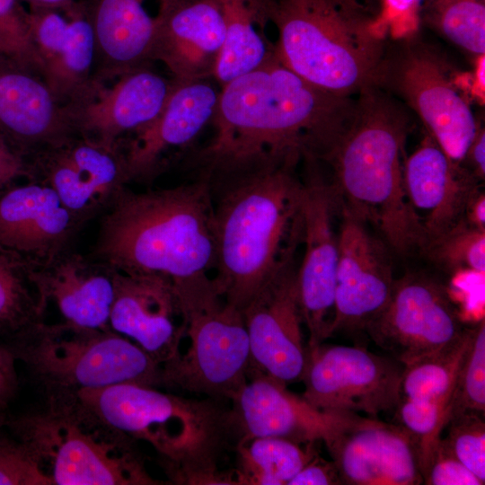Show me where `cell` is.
Listing matches in <instances>:
<instances>
[{"label": "cell", "instance_id": "cell-1", "mask_svg": "<svg viewBox=\"0 0 485 485\" xmlns=\"http://www.w3.org/2000/svg\"><path fill=\"white\" fill-rule=\"evenodd\" d=\"M355 109L356 100L310 84L277 54L220 88L213 137L189 163L213 184L284 163L320 162Z\"/></svg>", "mask_w": 485, "mask_h": 485}, {"label": "cell", "instance_id": "cell-2", "mask_svg": "<svg viewBox=\"0 0 485 485\" xmlns=\"http://www.w3.org/2000/svg\"><path fill=\"white\" fill-rule=\"evenodd\" d=\"M90 255L120 272L161 276L176 292L209 277L216 261L209 181L140 192L124 188L101 215Z\"/></svg>", "mask_w": 485, "mask_h": 485}, {"label": "cell", "instance_id": "cell-3", "mask_svg": "<svg viewBox=\"0 0 485 485\" xmlns=\"http://www.w3.org/2000/svg\"><path fill=\"white\" fill-rule=\"evenodd\" d=\"M298 164L284 163L211 185L216 261L225 301L242 311L259 290L295 259L303 236L304 182Z\"/></svg>", "mask_w": 485, "mask_h": 485}, {"label": "cell", "instance_id": "cell-4", "mask_svg": "<svg viewBox=\"0 0 485 485\" xmlns=\"http://www.w3.org/2000/svg\"><path fill=\"white\" fill-rule=\"evenodd\" d=\"M79 404L109 428L149 444L173 484L236 485L219 463L236 445L230 410L208 398H185L156 386L117 384L75 393Z\"/></svg>", "mask_w": 485, "mask_h": 485}, {"label": "cell", "instance_id": "cell-5", "mask_svg": "<svg viewBox=\"0 0 485 485\" xmlns=\"http://www.w3.org/2000/svg\"><path fill=\"white\" fill-rule=\"evenodd\" d=\"M408 114L378 84L358 93L353 119L322 162L342 206L368 224L399 255L425 248L403 184Z\"/></svg>", "mask_w": 485, "mask_h": 485}, {"label": "cell", "instance_id": "cell-6", "mask_svg": "<svg viewBox=\"0 0 485 485\" xmlns=\"http://www.w3.org/2000/svg\"><path fill=\"white\" fill-rule=\"evenodd\" d=\"M277 54L299 76L352 97L380 81L384 35L367 0H269Z\"/></svg>", "mask_w": 485, "mask_h": 485}, {"label": "cell", "instance_id": "cell-7", "mask_svg": "<svg viewBox=\"0 0 485 485\" xmlns=\"http://www.w3.org/2000/svg\"><path fill=\"white\" fill-rule=\"evenodd\" d=\"M4 427L36 455L52 485H158L136 441L106 427L75 394L44 395L42 403Z\"/></svg>", "mask_w": 485, "mask_h": 485}, {"label": "cell", "instance_id": "cell-8", "mask_svg": "<svg viewBox=\"0 0 485 485\" xmlns=\"http://www.w3.org/2000/svg\"><path fill=\"white\" fill-rule=\"evenodd\" d=\"M4 344L44 395L75 394L124 383L161 384V366L110 330L45 321Z\"/></svg>", "mask_w": 485, "mask_h": 485}, {"label": "cell", "instance_id": "cell-9", "mask_svg": "<svg viewBox=\"0 0 485 485\" xmlns=\"http://www.w3.org/2000/svg\"><path fill=\"white\" fill-rule=\"evenodd\" d=\"M189 345L161 366V384L229 401L246 383L251 353L242 313L217 291L181 305Z\"/></svg>", "mask_w": 485, "mask_h": 485}, {"label": "cell", "instance_id": "cell-10", "mask_svg": "<svg viewBox=\"0 0 485 485\" xmlns=\"http://www.w3.org/2000/svg\"><path fill=\"white\" fill-rule=\"evenodd\" d=\"M447 283L424 272L395 279L391 296L366 333L403 366L457 346L467 335Z\"/></svg>", "mask_w": 485, "mask_h": 485}, {"label": "cell", "instance_id": "cell-11", "mask_svg": "<svg viewBox=\"0 0 485 485\" xmlns=\"http://www.w3.org/2000/svg\"><path fill=\"white\" fill-rule=\"evenodd\" d=\"M403 365L364 347L320 345L308 348L302 397L331 413L376 417L394 410Z\"/></svg>", "mask_w": 485, "mask_h": 485}, {"label": "cell", "instance_id": "cell-12", "mask_svg": "<svg viewBox=\"0 0 485 485\" xmlns=\"http://www.w3.org/2000/svg\"><path fill=\"white\" fill-rule=\"evenodd\" d=\"M316 163L304 162L308 170L303 180L304 253L296 271L298 300L309 334L308 348L331 337L342 215L340 198L331 181L317 170Z\"/></svg>", "mask_w": 485, "mask_h": 485}, {"label": "cell", "instance_id": "cell-13", "mask_svg": "<svg viewBox=\"0 0 485 485\" xmlns=\"http://www.w3.org/2000/svg\"><path fill=\"white\" fill-rule=\"evenodd\" d=\"M417 113L428 134L454 162L463 164L479 124L455 75L430 48L408 46L382 75ZM380 82V81H379Z\"/></svg>", "mask_w": 485, "mask_h": 485}, {"label": "cell", "instance_id": "cell-14", "mask_svg": "<svg viewBox=\"0 0 485 485\" xmlns=\"http://www.w3.org/2000/svg\"><path fill=\"white\" fill-rule=\"evenodd\" d=\"M27 159L31 179L53 189L86 224L101 215L129 182L119 140L107 143L75 133Z\"/></svg>", "mask_w": 485, "mask_h": 485}, {"label": "cell", "instance_id": "cell-15", "mask_svg": "<svg viewBox=\"0 0 485 485\" xmlns=\"http://www.w3.org/2000/svg\"><path fill=\"white\" fill-rule=\"evenodd\" d=\"M392 252L368 224L342 206L331 336L366 332L384 310L395 281Z\"/></svg>", "mask_w": 485, "mask_h": 485}, {"label": "cell", "instance_id": "cell-16", "mask_svg": "<svg viewBox=\"0 0 485 485\" xmlns=\"http://www.w3.org/2000/svg\"><path fill=\"white\" fill-rule=\"evenodd\" d=\"M295 259L279 270L242 309L251 367L285 384L300 382L307 359L296 286Z\"/></svg>", "mask_w": 485, "mask_h": 485}, {"label": "cell", "instance_id": "cell-17", "mask_svg": "<svg viewBox=\"0 0 485 485\" xmlns=\"http://www.w3.org/2000/svg\"><path fill=\"white\" fill-rule=\"evenodd\" d=\"M174 80L150 66L108 78H92L65 103L75 133L107 143L151 122L163 110Z\"/></svg>", "mask_w": 485, "mask_h": 485}, {"label": "cell", "instance_id": "cell-18", "mask_svg": "<svg viewBox=\"0 0 485 485\" xmlns=\"http://www.w3.org/2000/svg\"><path fill=\"white\" fill-rule=\"evenodd\" d=\"M287 386L249 371L246 383L229 401L236 444L256 437L281 438L300 445L324 442L359 416L320 410Z\"/></svg>", "mask_w": 485, "mask_h": 485}, {"label": "cell", "instance_id": "cell-19", "mask_svg": "<svg viewBox=\"0 0 485 485\" xmlns=\"http://www.w3.org/2000/svg\"><path fill=\"white\" fill-rule=\"evenodd\" d=\"M86 225L46 183L26 180L0 194V246L39 267L75 249Z\"/></svg>", "mask_w": 485, "mask_h": 485}, {"label": "cell", "instance_id": "cell-20", "mask_svg": "<svg viewBox=\"0 0 485 485\" xmlns=\"http://www.w3.org/2000/svg\"><path fill=\"white\" fill-rule=\"evenodd\" d=\"M109 324L160 366L180 354L186 337L187 322L174 287L158 275L115 270Z\"/></svg>", "mask_w": 485, "mask_h": 485}, {"label": "cell", "instance_id": "cell-21", "mask_svg": "<svg viewBox=\"0 0 485 485\" xmlns=\"http://www.w3.org/2000/svg\"><path fill=\"white\" fill-rule=\"evenodd\" d=\"M324 444L343 484L422 483L418 444L396 424L358 416Z\"/></svg>", "mask_w": 485, "mask_h": 485}, {"label": "cell", "instance_id": "cell-22", "mask_svg": "<svg viewBox=\"0 0 485 485\" xmlns=\"http://www.w3.org/2000/svg\"><path fill=\"white\" fill-rule=\"evenodd\" d=\"M174 80L160 113L151 122L119 139L129 181H149L163 168V156L171 150L185 149L211 124L220 87L209 79Z\"/></svg>", "mask_w": 485, "mask_h": 485}, {"label": "cell", "instance_id": "cell-23", "mask_svg": "<svg viewBox=\"0 0 485 485\" xmlns=\"http://www.w3.org/2000/svg\"><path fill=\"white\" fill-rule=\"evenodd\" d=\"M403 184L425 248L463 218L468 201L481 188V181L449 158L428 134L404 158Z\"/></svg>", "mask_w": 485, "mask_h": 485}, {"label": "cell", "instance_id": "cell-24", "mask_svg": "<svg viewBox=\"0 0 485 485\" xmlns=\"http://www.w3.org/2000/svg\"><path fill=\"white\" fill-rule=\"evenodd\" d=\"M28 22L40 75L66 103L93 74L94 34L84 4L75 1L64 7H30Z\"/></svg>", "mask_w": 485, "mask_h": 485}, {"label": "cell", "instance_id": "cell-25", "mask_svg": "<svg viewBox=\"0 0 485 485\" xmlns=\"http://www.w3.org/2000/svg\"><path fill=\"white\" fill-rule=\"evenodd\" d=\"M0 134L26 158L75 134L39 72L0 51Z\"/></svg>", "mask_w": 485, "mask_h": 485}, {"label": "cell", "instance_id": "cell-26", "mask_svg": "<svg viewBox=\"0 0 485 485\" xmlns=\"http://www.w3.org/2000/svg\"><path fill=\"white\" fill-rule=\"evenodd\" d=\"M153 61L178 81L209 79L224 44L220 0H160Z\"/></svg>", "mask_w": 485, "mask_h": 485}, {"label": "cell", "instance_id": "cell-27", "mask_svg": "<svg viewBox=\"0 0 485 485\" xmlns=\"http://www.w3.org/2000/svg\"><path fill=\"white\" fill-rule=\"evenodd\" d=\"M31 275L46 312L50 304H54L60 322L110 330L115 269L73 249L47 264L31 267Z\"/></svg>", "mask_w": 485, "mask_h": 485}, {"label": "cell", "instance_id": "cell-28", "mask_svg": "<svg viewBox=\"0 0 485 485\" xmlns=\"http://www.w3.org/2000/svg\"><path fill=\"white\" fill-rule=\"evenodd\" d=\"M153 0H89L84 3L95 41L93 77L108 78L150 66L158 27Z\"/></svg>", "mask_w": 485, "mask_h": 485}, {"label": "cell", "instance_id": "cell-29", "mask_svg": "<svg viewBox=\"0 0 485 485\" xmlns=\"http://www.w3.org/2000/svg\"><path fill=\"white\" fill-rule=\"evenodd\" d=\"M225 23L224 44L213 78L220 88L277 55L265 35L269 0H220Z\"/></svg>", "mask_w": 485, "mask_h": 485}, {"label": "cell", "instance_id": "cell-30", "mask_svg": "<svg viewBox=\"0 0 485 485\" xmlns=\"http://www.w3.org/2000/svg\"><path fill=\"white\" fill-rule=\"evenodd\" d=\"M316 443L296 444L275 437H256L236 444V485H287L316 454Z\"/></svg>", "mask_w": 485, "mask_h": 485}, {"label": "cell", "instance_id": "cell-31", "mask_svg": "<svg viewBox=\"0 0 485 485\" xmlns=\"http://www.w3.org/2000/svg\"><path fill=\"white\" fill-rule=\"evenodd\" d=\"M31 266L0 246V340L5 343L45 322L46 309Z\"/></svg>", "mask_w": 485, "mask_h": 485}, {"label": "cell", "instance_id": "cell-32", "mask_svg": "<svg viewBox=\"0 0 485 485\" xmlns=\"http://www.w3.org/2000/svg\"><path fill=\"white\" fill-rule=\"evenodd\" d=\"M470 333L471 327L465 338L449 350L404 365L399 399L437 405L443 407L446 414L456 373Z\"/></svg>", "mask_w": 485, "mask_h": 485}, {"label": "cell", "instance_id": "cell-33", "mask_svg": "<svg viewBox=\"0 0 485 485\" xmlns=\"http://www.w3.org/2000/svg\"><path fill=\"white\" fill-rule=\"evenodd\" d=\"M419 14L455 46L485 54L484 0H420Z\"/></svg>", "mask_w": 485, "mask_h": 485}, {"label": "cell", "instance_id": "cell-34", "mask_svg": "<svg viewBox=\"0 0 485 485\" xmlns=\"http://www.w3.org/2000/svg\"><path fill=\"white\" fill-rule=\"evenodd\" d=\"M463 413L485 416L484 317L471 327L469 341L461 359L448 402L445 426L452 418Z\"/></svg>", "mask_w": 485, "mask_h": 485}, {"label": "cell", "instance_id": "cell-35", "mask_svg": "<svg viewBox=\"0 0 485 485\" xmlns=\"http://www.w3.org/2000/svg\"><path fill=\"white\" fill-rule=\"evenodd\" d=\"M422 254L448 274L464 269L485 273V229L463 218L429 243Z\"/></svg>", "mask_w": 485, "mask_h": 485}, {"label": "cell", "instance_id": "cell-36", "mask_svg": "<svg viewBox=\"0 0 485 485\" xmlns=\"http://www.w3.org/2000/svg\"><path fill=\"white\" fill-rule=\"evenodd\" d=\"M444 437L455 457L485 482V421L484 416L463 413L446 424Z\"/></svg>", "mask_w": 485, "mask_h": 485}, {"label": "cell", "instance_id": "cell-37", "mask_svg": "<svg viewBox=\"0 0 485 485\" xmlns=\"http://www.w3.org/2000/svg\"><path fill=\"white\" fill-rule=\"evenodd\" d=\"M0 429V485H52L36 455L18 438Z\"/></svg>", "mask_w": 485, "mask_h": 485}, {"label": "cell", "instance_id": "cell-38", "mask_svg": "<svg viewBox=\"0 0 485 485\" xmlns=\"http://www.w3.org/2000/svg\"><path fill=\"white\" fill-rule=\"evenodd\" d=\"M21 0H0V51L39 72L31 44L28 10Z\"/></svg>", "mask_w": 485, "mask_h": 485}, {"label": "cell", "instance_id": "cell-39", "mask_svg": "<svg viewBox=\"0 0 485 485\" xmlns=\"http://www.w3.org/2000/svg\"><path fill=\"white\" fill-rule=\"evenodd\" d=\"M422 483L426 485H483L485 482L466 468L441 436L419 455Z\"/></svg>", "mask_w": 485, "mask_h": 485}, {"label": "cell", "instance_id": "cell-40", "mask_svg": "<svg viewBox=\"0 0 485 485\" xmlns=\"http://www.w3.org/2000/svg\"><path fill=\"white\" fill-rule=\"evenodd\" d=\"M378 23L392 33L406 35L417 29L420 0H381Z\"/></svg>", "mask_w": 485, "mask_h": 485}, {"label": "cell", "instance_id": "cell-41", "mask_svg": "<svg viewBox=\"0 0 485 485\" xmlns=\"http://www.w3.org/2000/svg\"><path fill=\"white\" fill-rule=\"evenodd\" d=\"M22 179H31L27 158L0 134V194Z\"/></svg>", "mask_w": 485, "mask_h": 485}, {"label": "cell", "instance_id": "cell-42", "mask_svg": "<svg viewBox=\"0 0 485 485\" xmlns=\"http://www.w3.org/2000/svg\"><path fill=\"white\" fill-rule=\"evenodd\" d=\"M343 481L332 460L316 453L288 481L287 485H340Z\"/></svg>", "mask_w": 485, "mask_h": 485}, {"label": "cell", "instance_id": "cell-43", "mask_svg": "<svg viewBox=\"0 0 485 485\" xmlns=\"http://www.w3.org/2000/svg\"><path fill=\"white\" fill-rule=\"evenodd\" d=\"M16 359L8 347L0 343V413L6 414L19 390Z\"/></svg>", "mask_w": 485, "mask_h": 485}, {"label": "cell", "instance_id": "cell-44", "mask_svg": "<svg viewBox=\"0 0 485 485\" xmlns=\"http://www.w3.org/2000/svg\"><path fill=\"white\" fill-rule=\"evenodd\" d=\"M463 165L466 166L480 181H484L485 132L484 128L481 126H479L476 135L469 146Z\"/></svg>", "mask_w": 485, "mask_h": 485}, {"label": "cell", "instance_id": "cell-45", "mask_svg": "<svg viewBox=\"0 0 485 485\" xmlns=\"http://www.w3.org/2000/svg\"><path fill=\"white\" fill-rule=\"evenodd\" d=\"M463 219L471 225L485 229V193L481 188L468 201Z\"/></svg>", "mask_w": 485, "mask_h": 485}, {"label": "cell", "instance_id": "cell-46", "mask_svg": "<svg viewBox=\"0 0 485 485\" xmlns=\"http://www.w3.org/2000/svg\"><path fill=\"white\" fill-rule=\"evenodd\" d=\"M26 2L30 7H64L75 0H21Z\"/></svg>", "mask_w": 485, "mask_h": 485}, {"label": "cell", "instance_id": "cell-47", "mask_svg": "<svg viewBox=\"0 0 485 485\" xmlns=\"http://www.w3.org/2000/svg\"><path fill=\"white\" fill-rule=\"evenodd\" d=\"M7 414L0 413V429L4 427Z\"/></svg>", "mask_w": 485, "mask_h": 485}]
</instances>
